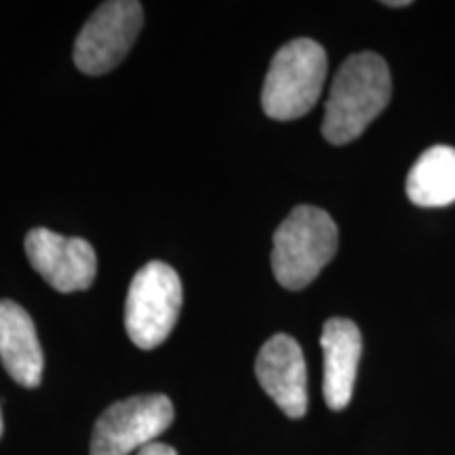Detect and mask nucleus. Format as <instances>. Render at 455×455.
<instances>
[{
  "instance_id": "f257e3e1",
  "label": "nucleus",
  "mask_w": 455,
  "mask_h": 455,
  "mask_svg": "<svg viewBox=\"0 0 455 455\" xmlns=\"http://www.w3.org/2000/svg\"><path fill=\"white\" fill-rule=\"evenodd\" d=\"M392 95V78L378 53L350 55L335 74L325 104L323 135L329 144L341 146L361 138Z\"/></svg>"
},
{
  "instance_id": "f03ea898",
  "label": "nucleus",
  "mask_w": 455,
  "mask_h": 455,
  "mask_svg": "<svg viewBox=\"0 0 455 455\" xmlns=\"http://www.w3.org/2000/svg\"><path fill=\"white\" fill-rule=\"evenodd\" d=\"M338 253V226L331 215L299 204L276 228L272 272L278 284L291 291L308 287Z\"/></svg>"
},
{
  "instance_id": "7ed1b4c3",
  "label": "nucleus",
  "mask_w": 455,
  "mask_h": 455,
  "mask_svg": "<svg viewBox=\"0 0 455 455\" xmlns=\"http://www.w3.org/2000/svg\"><path fill=\"white\" fill-rule=\"evenodd\" d=\"M327 53L316 41L295 38L276 51L261 89V108L275 121H295L321 98Z\"/></svg>"
},
{
  "instance_id": "20e7f679",
  "label": "nucleus",
  "mask_w": 455,
  "mask_h": 455,
  "mask_svg": "<svg viewBox=\"0 0 455 455\" xmlns=\"http://www.w3.org/2000/svg\"><path fill=\"white\" fill-rule=\"evenodd\" d=\"M184 289L180 275L163 261H150L129 284L124 304L127 335L141 350L161 346L180 318Z\"/></svg>"
},
{
  "instance_id": "39448f33",
  "label": "nucleus",
  "mask_w": 455,
  "mask_h": 455,
  "mask_svg": "<svg viewBox=\"0 0 455 455\" xmlns=\"http://www.w3.org/2000/svg\"><path fill=\"white\" fill-rule=\"evenodd\" d=\"M175 418L164 395H138L114 403L100 415L91 436V455H131L156 443Z\"/></svg>"
},
{
  "instance_id": "423d86ee",
  "label": "nucleus",
  "mask_w": 455,
  "mask_h": 455,
  "mask_svg": "<svg viewBox=\"0 0 455 455\" xmlns=\"http://www.w3.org/2000/svg\"><path fill=\"white\" fill-rule=\"evenodd\" d=\"M144 24L138 0H110L100 4L78 34L74 64L89 76H101L124 60Z\"/></svg>"
},
{
  "instance_id": "0eeeda50",
  "label": "nucleus",
  "mask_w": 455,
  "mask_h": 455,
  "mask_svg": "<svg viewBox=\"0 0 455 455\" xmlns=\"http://www.w3.org/2000/svg\"><path fill=\"white\" fill-rule=\"evenodd\" d=\"M24 247L32 268L55 291H84L98 275V255L84 238L61 236L47 228H34L28 232Z\"/></svg>"
},
{
  "instance_id": "6e6552de",
  "label": "nucleus",
  "mask_w": 455,
  "mask_h": 455,
  "mask_svg": "<svg viewBox=\"0 0 455 455\" xmlns=\"http://www.w3.org/2000/svg\"><path fill=\"white\" fill-rule=\"evenodd\" d=\"M255 375L287 418H304L308 411V371L304 352L291 335L276 333L261 346Z\"/></svg>"
},
{
  "instance_id": "1a4fd4ad",
  "label": "nucleus",
  "mask_w": 455,
  "mask_h": 455,
  "mask_svg": "<svg viewBox=\"0 0 455 455\" xmlns=\"http://www.w3.org/2000/svg\"><path fill=\"white\" fill-rule=\"evenodd\" d=\"M321 348L325 358L323 395L329 409L341 411L350 405L355 392L363 352L361 331L350 318H329L321 333Z\"/></svg>"
},
{
  "instance_id": "9d476101",
  "label": "nucleus",
  "mask_w": 455,
  "mask_h": 455,
  "mask_svg": "<svg viewBox=\"0 0 455 455\" xmlns=\"http://www.w3.org/2000/svg\"><path fill=\"white\" fill-rule=\"evenodd\" d=\"M0 361L11 378L26 388L43 379L44 356L32 316L11 299H0Z\"/></svg>"
},
{
  "instance_id": "9b49d317",
  "label": "nucleus",
  "mask_w": 455,
  "mask_h": 455,
  "mask_svg": "<svg viewBox=\"0 0 455 455\" xmlns=\"http://www.w3.org/2000/svg\"><path fill=\"white\" fill-rule=\"evenodd\" d=\"M405 190L418 207L436 209L455 203V148H428L409 171Z\"/></svg>"
},
{
  "instance_id": "f8f14e48",
  "label": "nucleus",
  "mask_w": 455,
  "mask_h": 455,
  "mask_svg": "<svg viewBox=\"0 0 455 455\" xmlns=\"http://www.w3.org/2000/svg\"><path fill=\"white\" fill-rule=\"evenodd\" d=\"M135 455H178L171 445H164V443H150V445L141 447Z\"/></svg>"
},
{
  "instance_id": "ddd939ff",
  "label": "nucleus",
  "mask_w": 455,
  "mask_h": 455,
  "mask_svg": "<svg viewBox=\"0 0 455 455\" xmlns=\"http://www.w3.org/2000/svg\"><path fill=\"white\" fill-rule=\"evenodd\" d=\"M386 7H407L409 0H388V3H384Z\"/></svg>"
},
{
  "instance_id": "4468645a",
  "label": "nucleus",
  "mask_w": 455,
  "mask_h": 455,
  "mask_svg": "<svg viewBox=\"0 0 455 455\" xmlns=\"http://www.w3.org/2000/svg\"><path fill=\"white\" fill-rule=\"evenodd\" d=\"M3 430H4V424H3V411H0V436H3Z\"/></svg>"
}]
</instances>
